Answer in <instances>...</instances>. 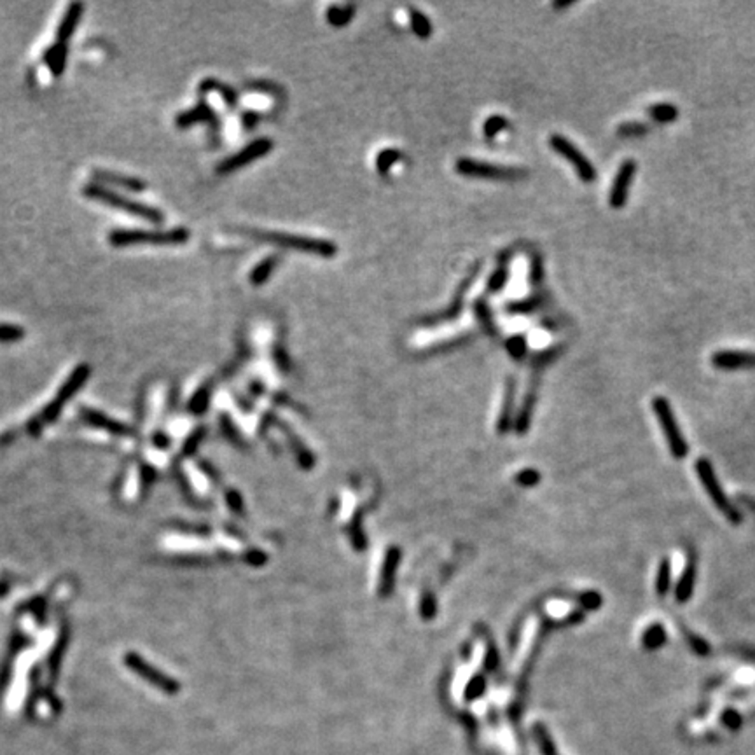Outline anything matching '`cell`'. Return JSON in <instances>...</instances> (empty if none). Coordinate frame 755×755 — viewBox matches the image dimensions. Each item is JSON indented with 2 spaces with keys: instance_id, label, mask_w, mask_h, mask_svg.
Instances as JSON below:
<instances>
[{
  "instance_id": "6da1fadb",
  "label": "cell",
  "mask_w": 755,
  "mask_h": 755,
  "mask_svg": "<svg viewBox=\"0 0 755 755\" xmlns=\"http://www.w3.org/2000/svg\"><path fill=\"white\" fill-rule=\"evenodd\" d=\"M243 233L252 240H256V242L268 243V245H275L287 250H297L301 253H310V256L323 257V259H331L338 253V247L334 243L329 242V240H320V238L261 230H243Z\"/></svg>"
},
{
  "instance_id": "7a4b0ae2",
  "label": "cell",
  "mask_w": 755,
  "mask_h": 755,
  "mask_svg": "<svg viewBox=\"0 0 755 755\" xmlns=\"http://www.w3.org/2000/svg\"><path fill=\"white\" fill-rule=\"evenodd\" d=\"M82 195H84V198L91 199V201L101 203V205H106V207L110 208H117V210L133 215V217L144 219V221L151 222V224H163L164 222V214L160 208L147 205V203L136 201V199L128 198V196H123L121 193L114 191L110 187L100 186L97 182L86 184L82 187Z\"/></svg>"
},
{
  "instance_id": "3957f363",
  "label": "cell",
  "mask_w": 755,
  "mask_h": 755,
  "mask_svg": "<svg viewBox=\"0 0 755 755\" xmlns=\"http://www.w3.org/2000/svg\"><path fill=\"white\" fill-rule=\"evenodd\" d=\"M191 231L187 227L173 230H114L107 234L109 245L116 249L133 245H184L189 242Z\"/></svg>"
},
{
  "instance_id": "277c9868",
  "label": "cell",
  "mask_w": 755,
  "mask_h": 755,
  "mask_svg": "<svg viewBox=\"0 0 755 755\" xmlns=\"http://www.w3.org/2000/svg\"><path fill=\"white\" fill-rule=\"evenodd\" d=\"M694 469H696V474L697 478H700L701 484H703V488L706 490L708 497L712 499L713 506L722 512V516H724L729 523H732V525H741L743 516H741L740 510L736 509L734 504L728 499V495L724 493V490H722V486H720L719 479H717L715 475V471H713L712 467V463H710L706 458H697L696 463H694Z\"/></svg>"
},
{
  "instance_id": "5b68a950",
  "label": "cell",
  "mask_w": 755,
  "mask_h": 755,
  "mask_svg": "<svg viewBox=\"0 0 755 755\" xmlns=\"http://www.w3.org/2000/svg\"><path fill=\"white\" fill-rule=\"evenodd\" d=\"M652 409H654L656 418H658L659 425H661L663 434H665V439L668 443V448H670V453L673 455V458H685V456L689 455V444H687V441L682 436L680 427H678L677 418H675L670 402L666 401L665 397H654L652 399Z\"/></svg>"
},
{
  "instance_id": "8992f818",
  "label": "cell",
  "mask_w": 755,
  "mask_h": 755,
  "mask_svg": "<svg viewBox=\"0 0 755 755\" xmlns=\"http://www.w3.org/2000/svg\"><path fill=\"white\" fill-rule=\"evenodd\" d=\"M460 175L478 177V179H495V180H516L526 177V170L516 166H502V164L488 163V161L471 160V158H460L455 164Z\"/></svg>"
},
{
  "instance_id": "52a82bcc",
  "label": "cell",
  "mask_w": 755,
  "mask_h": 755,
  "mask_svg": "<svg viewBox=\"0 0 755 755\" xmlns=\"http://www.w3.org/2000/svg\"><path fill=\"white\" fill-rule=\"evenodd\" d=\"M273 145L275 144H273V140L269 138V136H261V138H257V140L247 144L242 151L234 152L233 156L222 160L221 163L217 164V168H215V171H217L219 175H230V173H234V171L242 170V168L247 166V164L268 156L269 152H271Z\"/></svg>"
},
{
  "instance_id": "ba28073f",
  "label": "cell",
  "mask_w": 755,
  "mask_h": 755,
  "mask_svg": "<svg viewBox=\"0 0 755 755\" xmlns=\"http://www.w3.org/2000/svg\"><path fill=\"white\" fill-rule=\"evenodd\" d=\"M549 144H551V147H553L560 156H563L565 160L572 164L573 170L577 171V175H579V179L582 180V182L586 184L595 182L596 180L595 166H593L591 161H589L588 158H586L584 154H582V152H580L579 149L569 140V138H565L563 135H551Z\"/></svg>"
},
{
  "instance_id": "9c48e42d",
  "label": "cell",
  "mask_w": 755,
  "mask_h": 755,
  "mask_svg": "<svg viewBox=\"0 0 755 755\" xmlns=\"http://www.w3.org/2000/svg\"><path fill=\"white\" fill-rule=\"evenodd\" d=\"M125 665L128 666L129 670L135 671L138 677H142L144 680H147L149 684H152L154 687H158L160 691H163V693H166V694L179 693V689H180L179 682L173 680L171 677H166L164 673H161L158 668H154V666L149 665V663L145 661L142 656L133 654V652H128V654H125Z\"/></svg>"
},
{
  "instance_id": "30bf717a",
  "label": "cell",
  "mask_w": 755,
  "mask_h": 755,
  "mask_svg": "<svg viewBox=\"0 0 755 755\" xmlns=\"http://www.w3.org/2000/svg\"><path fill=\"white\" fill-rule=\"evenodd\" d=\"M479 271H481V262L474 264V268L469 271L467 277L463 278L462 284H460L458 288H456L455 297H453V301L449 303V306L446 308V310H443V312H439V313H434V315L423 317L420 322L423 323V325H437V323L451 322V320H455L456 317L462 313L463 303H465V296H467L469 288L472 287V284H474L475 278H478Z\"/></svg>"
},
{
  "instance_id": "8fae6325",
  "label": "cell",
  "mask_w": 755,
  "mask_h": 755,
  "mask_svg": "<svg viewBox=\"0 0 755 755\" xmlns=\"http://www.w3.org/2000/svg\"><path fill=\"white\" fill-rule=\"evenodd\" d=\"M91 182H97L106 187H117V189L128 193H144L147 189V182L138 179V177L125 175V173L103 170V168H95L91 171Z\"/></svg>"
},
{
  "instance_id": "7c38bea8",
  "label": "cell",
  "mask_w": 755,
  "mask_h": 755,
  "mask_svg": "<svg viewBox=\"0 0 755 755\" xmlns=\"http://www.w3.org/2000/svg\"><path fill=\"white\" fill-rule=\"evenodd\" d=\"M634 175H636V161L626 160L619 166V171L612 182L610 196H608L612 208H623L626 205L628 193H630Z\"/></svg>"
},
{
  "instance_id": "4fadbf2b",
  "label": "cell",
  "mask_w": 755,
  "mask_h": 755,
  "mask_svg": "<svg viewBox=\"0 0 755 755\" xmlns=\"http://www.w3.org/2000/svg\"><path fill=\"white\" fill-rule=\"evenodd\" d=\"M712 364L722 371L755 369V351L719 350L712 355Z\"/></svg>"
},
{
  "instance_id": "5bb4252c",
  "label": "cell",
  "mask_w": 755,
  "mask_h": 755,
  "mask_svg": "<svg viewBox=\"0 0 755 755\" xmlns=\"http://www.w3.org/2000/svg\"><path fill=\"white\" fill-rule=\"evenodd\" d=\"M215 121H217V117H215L214 109L208 106L207 101H199V103H196L191 109L177 114L175 126L179 129H187L195 125H201V123H207V125L212 123L214 125Z\"/></svg>"
},
{
  "instance_id": "9a60e30c",
  "label": "cell",
  "mask_w": 755,
  "mask_h": 755,
  "mask_svg": "<svg viewBox=\"0 0 755 755\" xmlns=\"http://www.w3.org/2000/svg\"><path fill=\"white\" fill-rule=\"evenodd\" d=\"M90 374H91V367L88 366V364H79V366L75 367L74 371H72L71 376L66 378L65 382L62 383L58 393H56L55 401H58L62 406L65 404L66 401H71L75 393L81 390V386L86 385L88 378H90Z\"/></svg>"
},
{
  "instance_id": "2e32d148",
  "label": "cell",
  "mask_w": 755,
  "mask_h": 755,
  "mask_svg": "<svg viewBox=\"0 0 755 755\" xmlns=\"http://www.w3.org/2000/svg\"><path fill=\"white\" fill-rule=\"evenodd\" d=\"M86 5L82 2H72L69 8H66L65 14L62 16L60 20L58 28H56V40L58 42L66 44V40H71L72 36L77 30L79 23H81V18L84 14Z\"/></svg>"
},
{
  "instance_id": "e0dca14e",
  "label": "cell",
  "mask_w": 755,
  "mask_h": 755,
  "mask_svg": "<svg viewBox=\"0 0 755 755\" xmlns=\"http://www.w3.org/2000/svg\"><path fill=\"white\" fill-rule=\"evenodd\" d=\"M694 584H696V556H694V553H689L687 563H685L677 588H675V598H677L678 604L689 602L694 593Z\"/></svg>"
},
{
  "instance_id": "ac0fdd59",
  "label": "cell",
  "mask_w": 755,
  "mask_h": 755,
  "mask_svg": "<svg viewBox=\"0 0 755 755\" xmlns=\"http://www.w3.org/2000/svg\"><path fill=\"white\" fill-rule=\"evenodd\" d=\"M44 63L49 69L51 75L53 77H62L63 72L66 69V62H69V46L63 42L56 40L55 44H51L46 51H44Z\"/></svg>"
},
{
  "instance_id": "d6986e66",
  "label": "cell",
  "mask_w": 755,
  "mask_h": 755,
  "mask_svg": "<svg viewBox=\"0 0 755 755\" xmlns=\"http://www.w3.org/2000/svg\"><path fill=\"white\" fill-rule=\"evenodd\" d=\"M81 414H82V418L88 421V423L93 425V427H97V428H101V430L112 432V434H116V436H126V434H128V427H126V425H123V423H119V421L112 420V418H109L107 414L97 411V409L81 408Z\"/></svg>"
},
{
  "instance_id": "ffe728a7",
  "label": "cell",
  "mask_w": 755,
  "mask_h": 755,
  "mask_svg": "<svg viewBox=\"0 0 755 755\" xmlns=\"http://www.w3.org/2000/svg\"><path fill=\"white\" fill-rule=\"evenodd\" d=\"M278 262H280V256L273 253V256L264 257L261 261L253 266L252 271L249 273V282L253 287H261V285L268 284V280L271 278V275L277 269Z\"/></svg>"
},
{
  "instance_id": "44dd1931",
  "label": "cell",
  "mask_w": 755,
  "mask_h": 755,
  "mask_svg": "<svg viewBox=\"0 0 755 755\" xmlns=\"http://www.w3.org/2000/svg\"><path fill=\"white\" fill-rule=\"evenodd\" d=\"M198 91L201 95H207V93H210V91H215V93L221 95L222 100H224V103H226L227 107L234 109V107L238 106V93H236V91H234L231 86L222 84V82L217 81V79H205V81H201Z\"/></svg>"
},
{
  "instance_id": "7402d4cb",
  "label": "cell",
  "mask_w": 755,
  "mask_h": 755,
  "mask_svg": "<svg viewBox=\"0 0 755 755\" xmlns=\"http://www.w3.org/2000/svg\"><path fill=\"white\" fill-rule=\"evenodd\" d=\"M399 563V551L395 547L390 549L386 553L385 561H383L382 567V579H380V589H382V595H388L390 588L393 584V573L397 569Z\"/></svg>"
},
{
  "instance_id": "603a6c76",
  "label": "cell",
  "mask_w": 755,
  "mask_h": 755,
  "mask_svg": "<svg viewBox=\"0 0 755 755\" xmlns=\"http://www.w3.org/2000/svg\"><path fill=\"white\" fill-rule=\"evenodd\" d=\"M666 643V630L661 623H652L642 633V647L645 650H658Z\"/></svg>"
},
{
  "instance_id": "cb8c5ba5",
  "label": "cell",
  "mask_w": 755,
  "mask_h": 755,
  "mask_svg": "<svg viewBox=\"0 0 755 755\" xmlns=\"http://www.w3.org/2000/svg\"><path fill=\"white\" fill-rule=\"evenodd\" d=\"M671 588V561L668 558H663L658 565L656 572V593L659 596H666Z\"/></svg>"
},
{
  "instance_id": "d4e9b609",
  "label": "cell",
  "mask_w": 755,
  "mask_h": 755,
  "mask_svg": "<svg viewBox=\"0 0 755 755\" xmlns=\"http://www.w3.org/2000/svg\"><path fill=\"white\" fill-rule=\"evenodd\" d=\"M355 14V5H345V8H339V5H331V8L327 9V21L329 25H332V27L339 28V27H345V25H348L351 21V18H354Z\"/></svg>"
},
{
  "instance_id": "484cf974",
  "label": "cell",
  "mask_w": 755,
  "mask_h": 755,
  "mask_svg": "<svg viewBox=\"0 0 755 755\" xmlns=\"http://www.w3.org/2000/svg\"><path fill=\"white\" fill-rule=\"evenodd\" d=\"M409 20H411V28H413L414 36L420 37V39H428L432 36V25H430V21L423 12L417 11V9H409Z\"/></svg>"
},
{
  "instance_id": "4316f807",
  "label": "cell",
  "mask_w": 755,
  "mask_h": 755,
  "mask_svg": "<svg viewBox=\"0 0 755 755\" xmlns=\"http://www.w3.org/2000/svg\"><path fill=\"white\" fill-rule=\"evenodd\" d=\"M474 313H475V317L479 319V322H481V325L486 329L488 334H491V336L497 334V325H495L493 315H491V310H490V306L486 304V301L475 299L474 301Z\"/></svg>"
},
{
  "instance_id": "83f0119b",
  "label": "cell",
  "mask_w": 755,
  "mask_h": 755,
  "mask_svg": "<svg viewBox=\"0 0 755 755\" xmlns=\"http://www.w3.org/2000/svg\"><path fill=\"white\" fill-rule=\"evenodd\" d=\"M541 304H542L541 296H530L521 301H512V303L507 304L506 310L509 313H514V315H526V313H532L535 312V310H539Z\"/></svg>"
},
{
  "instance_id": "f1b7e54d",
  "label": "cell",
  "mask_w": 755,
  "mask_h": 755,
  "mask_svg": "<svg viewBox=\"0 0 755 755\" xmlns=\"http://www.w3.org/2000/svg\"><path fill=\"white\" fill-rule=\"evenodd\" d=\"M649 116L656 123H671L678 117V109L671 103H656L649 107Z\"/></svg>"
},
{
  "instance_id": "f546056e",
  "label": "cell",
  "mask_w": 755,
  "mask_h": 755,
  "mask_svg": "<svg viewBox=\"0 0 755 755\" xmlns=\"http://www.w3.org/2000/svg\"><path fill=\"white\" fill-rule=\"evenodd\" d=\"M507 280H509V268H507L506 262H499L497 269H495V271L490 275V278H488V284H486L488 290L493 294L500 293V290L507 285Z\"/></svg>"
},
{
  "instance_id": "4dcf8cb0",
  "label": "cell",
  "mask_w": 755,
  "mask_h": 755,
  "mask_svg": "<svg viewBox=\"0 0 755 755\" xmlns=\"http://www.w3.org/2000/svg\"><path fill=\"white\" fill-rule=\"evenodd\" d=\"M401 160V152L397 149H383L376 158V168L382 175H386L392 166Z\"/></svg>"
},
{
  "instance_id": "1f68e13d",
  "label": "cell",
  "mask_w": 755,
  "mask_h": 755,
  "mask_svg": "<svg viewBox=\"0 0 755 755\" xmlns=\"http://www.w3.org/2000/svg\"><path fill=\"white\" fill-rule=\"evenodd\" d=\"M27 332L16 323H0V343H18L25 339Z\"/></svg>"
},
{
  "instance_id": "d6a6232c",
  "label": "cell",
  "mask_w": 755,
  "mask_h": 755,
  "mask_svg": "<svg viewBox=\"0 0 755 755\" xmlns=\"http://www.w3.org/2000/svg\"><path fill=\"white\" fill-rule=\"evenodd\" d=\"M506 348H507V351L510 354V357L516 358V360H519V358L525 357L526 348H528V343H526V338L523 334H514L512 338H509L506 341Z\"/></svg>"
},
{
  "instance_id": "836d02e7",
  "label": "cell",
  "mask_w": 755,
  "mask_h": 755,
  "mask_svg": "<svg viewBox=\"0 0 755 755\" xmlns=\"http://www.w3.org/2000/svg\"><path fill=\"white\" fill-rule=\"evenodd\" d=\"M507 125H509V121H507L506 117H502V116L488 117L486 121H484V126H483L484 136H486L488 140H490V138H495V136L499 135L502 129L507 128Z\"/></svg>"
},
{
  "instance_id": "e575fe53",
  "label": "cell",
  "mask_w": 755,
  "mask_h": 755,
  "mask_svg": "<svg viewBox=\"0 0 755 755\" xmlns=\"http://www.w3.org/2000/svg\"><path fill=\"white\" fill-rule=\"evenodd\" d=\"M684 636L687 639V643H689V647L696 652L697 656H703V658H705V656L710 654L708 642H706L705 639H701L700 634L693 633V631H689L687 628H684Z\"/></svg>"
},
{
  "instance_id": "d590c367",
  "label": "cell",
  "mask_w": 755,
  "mask_h": 755,
  "mask_svg": "<svg viewBox=\"0 0 755 755\" xmlns=\"http://www.w3.org/2000/svg\"><path fill=\"white\" fill-rule=\"evenodd\" d=\"M534 734H535V740H537L539 747H541L542 754H544V755H556L553 740H551V736H549V732L545 731L544 726H541V724L535 726Z\"/></svg>"
},
{
  "instance_id": "8d00e7d4",
  "label": "cell",
  "mask_w": 755,
  "mask_h": 755,
  "mask_svg": "<svg viewBox=\"0 0 755 755\" xmlns=\"http://www.w3.org/2000/svg\"><path fill=\"white\" fill-rule=\"evenodd\" d=\"M208 399H210V386L205 385L193 395L191 402H189V409L195 413H203L208 406Z\"/></svg>"
},
{
  "instance_id": "74e56055",
  "label": "cell",
  "mask_w": 755,
  "mask_h": 755,
  "mask_svg": "<svg viewBox=\"0 0 755 755\" xmlns=\"http://www.w3.org/2000/svg\"><path fill=\"white\" fill-rule=\"evenodd\" d=\"M514 390H516V385H514V380L510 378L509 382H507V388H506V401H504V406H502V413H500V428L504 427V425L509 421V411H510V406H512V399H514Z\"/></svg>"
},
{
  "instance_id": "f35d334b",
  "label": "cell",
  "mask_w": 755,
  "mask_h": 755,
  "mask_svg": "<svg viewBox=\"0 0 755 755\" xmlns=\"http://www.w3.org/2000/svg\"><path fill=\"white\" fill-rule=\"evenodd\" d=\"M649 132V126L643 125V123H623V125L617 128V135L619 136H640L645 135Z\"/></svg>"
},
{
  "instance_id": "ab89813d",
  "label": "cell",
  "mask_w": 755,
  "mask_h": 755,
  "mask_svg": "<svg viewBox=\"0 0 755 755\" xmlns=\"http://www.w3.org/2000/svg\"><path fill=\"white\" fill-rule=\"evenodd\" d=\"M544 278V266H542V259L539 256H534L532 262H530V284L539 285Z\"/></svg>"
},
{
  "instance_id": "60d3db41",
  "label": "cell",
  "mask_w": 755,
  "mask_h": 755,
  "mask_svg": "<svg viewBox=\"0 0 755 755\" xmlns=\"http://www.w3.org/2000/svg\"><path fill=\"white\" fill-rule=\"evenodd\" d=\"M273 355H275L277 366L280 367V369L288 371V367H290V360H288L287 351H285V348L282 347V345H277V347H275V350H273Z\"/></svg>"
},
{
  "instance_id": "b9f144b4",
  "label": "cell",
  "mask_w": 755,
  "mask_h": 755,
  "mask_svg": "<svg viewBox=\"0 0 755 755\" xmlns=\"http://www.w3.org/2000/svg\"><path fill=\"white\" fill-rule=\"evenodd\" d=\"M483 691H484V680L481 677H475L474 680H472L471 684L467 685L465 696H467L469 700H474V697H478L479 694L483 693Z\"/></svg>"
},
{
  "instance_id": "7bdbcfd3",
  "label": "cell",
  "mask_w": 755,
  "mask_h": 755,
  "mask_svg": "<svg viewBox=\"0 0 755 755\" xmlns=\"http://www.w3.org/2000/svg\"><path fill=\"white\" fill-rule=\"evenodd\" d=\"M722 720H724V724L731 729H738L741 726V717L738 715L734 710H726V712L722 713Z\"/></svg>"
},
{
  "instance_id": "ee69618b",
  "label": "cell",
  "mask_w": 755,
  "mask_h": 755,
  "mask_svg": "<svg viewBox=\"0 0 755 755\" xmlns=\"http://www.w3.org/2000/svg\"><path fill=\"white\" fill-rule=\"evenodd\" d=\"M537 481H539V474L535 471H523L521 474L518 475V483L526 484V486H528V484L537 483Z\"/></svg>"
},
{
  "instance_id": "f6af8a7d",
  "label": "cell",
  "mask_w": 755,
  "mask_h": 755,
  "mask_svg": "<svg viewBox=\"0 0 755 755\" xmlns=\"http://www.w3.org/2000/svg\"><path fill=\"white\" fill-rule=\"evenodd\" d=\"M257 119H259V116L256 114V110H247V112L243 114V125H245L247 132H250V129L256 128Z\"/></svg>"
},
{
  "instance_id": "bcb514c9",
  "label": "cell",
  "mask_w": 755,
  "mask_h": 755,
  "mask_svg": "<svg viewBox=\"0 0 755 755\" xmlns=\"http://www.w3.org/2000/svg\"><path fill=\"white\" fill-rule=\"evenodd\" d=\"M230 502H231V507H233L234 510L242 509V506H240V504H242V500H240V497H238L236 493H230Z\"/></svg>"
},
{
  "instance_id": "7dc6e473",
  "label": "cell",
  "mask_w": 755,
  "mask_h": 755,
  "mask_svg": "<svg viewBox=\"0 0 755 755\" xmlns=\"http://www.w3.org/2000/svg\"><path fill=\"white\" fill-rule=\"evenodd\" d=\"M572 5V2H554L553 8L554 9H565V8H570Z\"/></svg>"
},
{
  "instance_id": "c3c4849f",
  "label": "cell",
  "mask_w": 755,
  "mask_h": 755,
  "mask_svg": "<svg viewBox=\"0 0 755 755\" xmlns=\"http://www.w3.org/2000/svg\"><path fill=\"white\" fill-rule=\"evenodd\" d=\"M740 500H741V502H747V506L750 507V509H754V510H755V502H754V500H750V499H748V497H740Z\"/></svg>"
},
{
  "instance_id": "681fc988",
  "label": "cell",
  "mask_w": 755,
  "mask_h": 755,
  "mask_svg": "<svg viewBox=\"0 0 755 755\" xmlns=\"http://www.w3.org/2000/svg\"><path fill=\"white\" fill-rule=\"evenodd\" d=\"M8 591H9L8 586H5V584H0V596L8 595Z\"/></svg>"
}]
</instances>
